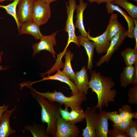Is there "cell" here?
I'll return each mask as SVG.
<instances>
[{
	"instance_id": "cell-1",
	"label": "cell",
	"mask_w": 137,
	"mask_h": 137,
	"mask_svg": "<svg viewBox=\"0 0 137 137\" xmlns=\"http://www.w3.org/2000/svg\"><path fill=\"white\" fill-rule=\"evenodd\" d=\"M90 72L89 88L97 95V104L94 107L98 108L100 112L102 107H108L111 102L115 101L117 91L113 88L116 83L111 77L102 76L100 72L95 71Z\"/></svg>"
},
{
	"instance_id": "cell-2",
	"label": "cell",
	"mask_w": 137,
	"mask_h": 137,
	"mask_svg": "<svg viewBox=\"0 0 137 137\" xmlns=\"http://www.w3.org/2000/svg\"><path fill=\"white\" fill-rule=\"evenodd\" d=\"M27 87L31 89V94L41 107V121L43 123L47 124V134L51 136L55 137L57 122L61 117L59 111L62 105L57 102L50 100L37 93L32 86Z\"/></svg>"
},
{
	"instance_id": "cell-3",
	"label": "cell",
	"mask_w": 137,
	"mask_h": 137,
	"mask_svg": "<svg viewBox=\"0 0 137 137\" xmlns=\"http://www.w3.org/2000/svg\"><path fill=\"white\" fill-rule=\"evenodd\" d=\"M33 89L36 93L48 99L64 105L65 107H70L71 109L82 110V105L83 102L87 100L86 95L82 92H79L70 97H67L64 95L62 92L57 91L56 90H54L52 92L48 91L45 93H41Z\"/></svg>"
},
{
	"instance_id": "cell-4",
	"label": "cell",
	"mask_w": 137,
	"mask_h": 137,
	"mask_svg": "<svg viewBox=\"0 0 137 137\" xmlns=\"http://www.w3.org/2000/svg\"><path fill=\"white\" fill-rule=\"evenodd\" d=\"M51 16L50 4L41 0H33L32 21L42 25L47 22Z\"/></svg>"
},
{
	"instance_id": "cell-5",
	"label": "cell",
	"mask_w": 137,
	"mask_h": 137,
	"mask_svg": "<svg viewBox=\"0 0 137 137\" xmlns=\"http://www.w3.org/2000/svg\"><path fill=\"white\" fill-rule=\"evenodd\" d=\"M68 4L65 3L67 14V18L64 30L67 33L68 38L67 44L65 48L66 49L70 44L74 42L79 47H80L77 40L75 31V28L73 21L74 12L76 9V0H69Z\"/></svg>"
},
{
	"instance_id": "cell-6",
	"label": "cell",
	"mask_w": 137,
	"mask_h": 137,
	"mask_svg": "<svg viewBox=\"0 0 137 137\" xmlns=\"http://www.w3.org/2000/svg\"><path fill=\"white\" fill-rule=\"evenodd\" d=\"M127 37V30L125 28L116 34L110 41L109 46L106 54L97 62L96 66H99L105 62L108 63L113 54L122 44Z\"/></svg>"
},
{
	"instance_id": "cell-7",
	"label": "cell",
	"mask_w": 137,
	"mask_h": 137,
	"mask_svg": "<svg viewBox=\"0 0 137 137\" xmlns=\"http://www.w3.org/2000/svg\"><path fill=\"white\" fill-rule=\"evenodd\" d=\"M58 32H55L48 36L43 35L39 42L33 44L32 45L34 50L33 56H34L41 51L46 50L49 52L55 58L56 53L53 49V46L56 45V36Z\"/></svg>"
},
{
	"instance_id": "cell-8",
	"label": "cell",
	"mask_w": 137,
	"mask_h": 137,
	"mask_svg": "<svg viewBox=\"0 0 137 137\" xmlns=\"http://www.w3.org/2000/svg\"><path fill=\"white\" fill-rule=\"evenodd\" d=\"M80 133L78 127L75 124L61 117L58 120L55 137H78Z\"/></svg>"
},
{
	"instance_id": "cell-9",
	"label": "cell",
	"mask_w": 137,
	"mask_h": 137,
	"mask_svg": "<svg viewBox=\"0 0 137 137\" xmlns=\"http://www.w3.org/2000/svg\"><path fill=\"white\" fill-rule=\"evenodd\" d=\"M94 107H87L84 111L86 122L85 128L82 130L83 137H96L95 129L98 114Z\"/></svg>"
},
{
	"instance_id": "cell-10",
	"label": "cell",
	"mask_w": 137,
	"mask_h": 137,
	"mask_svg": "<svg viewBox=\"0 0 137 137\" xmlns=\"http://www.w3.org/2000/svg\"><path fill=\"white\" fill-rule=\"evenodd\" d=\"M16 16L21 25L32 21L33 0H20L18 4Z\"/></svg>"
},
{
	"instance_id": "cell-11",
	"label": "cell",
	"mask_w": 137,
	"mask_h": 137,
	"mask_svg": "<svg viewBox=\"0 0 137 137\" xmlns=\"http://www.w3.org/2000/svg\"><path fill=\"white\" fill-rule=\"evenodd\" d=\"M109 25L107 26L105 32L101 35L93 37L90 35V30L88 32L87 37L94 43L96 52L98 54L106 53L110 45V41L107 38V34L109 29Z\"/></svg>"
},
{
	"instance_id": "cell-12",
	"label": "cell",
	"mask_w": 137,
	"mask_h": 137,
	"mask_svg": "<svg viewBox=\"0 0 137 137\" xmlns=\"http://www.w3.org/2000/svg\"><path fill=\"white\" fill-rule=\"evenodd\" d=\"M41 79L32 82H26V84L27 86H31L35 83L43 81L45 80H56L60 81L67 84L70 87L71 90L72 95L78 93V91L74 83L62 72L59 70H57V73L54 75H48L47 77H43Z\"/></svg>"
},
{
	"instance_id": "cell-13",
	"label": "cell",
	"mask_w": 137,
	"mask_h": 137,
	"mask_svg": "<svg viewBox=\"0 0 137 137\" xmlns=\"http://www.w3.org/2000/svg\"><path fill=\"white\" fill-rule=\"evenodd\" d=\"M106 8L109 14H111L114 11H116L119 12L124 17L127 23L128 27L127 37L130 38H134L133 31L134 26V20L120 8L118 5L114 4L112 3H107Z\"/></svg>"
},
{
	"instance_id": "cell-14",
	"label": "cell",
	"mask_w": 137,
	"mask_h": 137,
	"mask_svg": "<svg viewBox=\"0 0 137 137\" xmlns=\"http://www.w3.org/2000/svg\"><path fill=\"white\" fill-rule=\"evenodd\" d=\"M87 70L84 66L80 71H76L74 82L78 92L86 95L87 94L89 89V81Z\"/></svg>"
},
{
	"instance_id": "cell-15",
	"label": "cell",
	"mask_w": 137,
	"mask_h": 137,
	"mask_svg": "<svg viewBox=\"0 0 137 137\" xmlns=\"http://www.w3.org/2000/svg\"><path fill=\"white\" fill-rule=\"evenodd\" d=\"M106 111L102 110L98 114L95 129L96 137H108L109 120Z\"/></svg>"
},
{
	"instance_id": "cell-16",
	"label": "cell",
	"mask_w": 137,
	"mask_h": 137,
	"mask_svg": "<svg viewBox=\"0 0 137 137\" xmlns=\"http://www.w3.org/2000/svg\"><path fill=\"white\" fill-rule=\"evenodd\" d=\"M16 105L11 110H7L3 114L0 122V137H7L16 132L12 129L9 123L10 117L15 110Z\"/></svg>"
},
{
	"instance_id": "cell-17",
	"label": "cell",
	"mask_w": 137,
	"mask_h": 137,
	"mask_svg": "<svg viewBox=\"0 0 137 137\" xmlns=\"http://www.w3.org/2000/svg\"><path fill=\"white\" fill-rule=\"evenodd\" d=\"M77 37V40L80 45L84 47L88 56V62L87 70H90V72L93 67V59L94 49L95 48L94 42H91L87 37L79 35Z\"/></svg>"
},
{
	"instance_id": "cell-18",
	"label": "cell",
	"mask_w": 137,
	"mask_h": 137,
	"mask_svg": "<svg viewBox=\"0 0 137 137\" xmlns=\"http://www.w3.org/2000/svg\"><path fill=\"white\" fill-rule=\"evenodd\" d=\"M79 1V4L76 6V19L75 27L79 29L81 36L87 37L88 32L85 30L83 22V12L88 6V2L85 3L83 0Z\"/></svg>"
},
{
	"instance_id": "cell-19",
	"label": "cell",
	"mask_w": 137,
	"mask_h": 137,
	"mask_svg": "<svg viewBox=\"0 0 137 137\" xmlns=\"http://www.w3.org/2000/svg\"><path fill=\"white\" fill-rule=\"evenodd\" d=\"M40 26L32 21L25 22L21 25L19 35L29 34L32 36L36 40L40 39L43 35L40 32Z\"/></svg>"
},
{
	"instance_id": "cell-20",
	"label": "cell",
	"mask_w": 137,
	"mask_h": 137,
	"mask_svg": "<svg viewBox=\"0 0 137 137\" xmlns=\"http://www.w3.org/2000/svg\"><path fill=\"white\" fill-rule=\"evenodd\" d=\"M109 22L107 38L108 40L110 41L116 34L125 28L118 21L116 13H113L111 14Z\"/></svg>"
},
{
	"instance_id": "cell-21",
	"label": "cell",
	"mask_w": 137,
	"mask_h": 137,
	"mask_svg": "<svg viewBox=\"0 0 137 137\" xmlns=\"http://www.w3.org/2000/svg\"><path fill=\"white\" fill-rule=\"evenodd\" d=\"M135 71L134 65L126 66L123 68L120 77L121 87L125 88L130 84H132L134 78Z\"/></svg>"
},
{
	"instance_id": "cell-22",
	"label": "cell",
	"mask_w": 137,
	"mask_h": 137,
	"mask_svg": "<svg viewBox=\"0 0 137 137\" xmlns=\"http://www.w3.org/2000/svg\"><path fill=\"white\" fill-rule=\"evenodd\" d=\"M65 62L62 72L72 82H74L75 73L73 70L71 62L73 59V54L69 50L65 52Z\"/></svg>"
},
{
	"instance_id": "cell-23",
	"label": "cell",
	"mask_w": 137,
	"mask_h": 137,
	"mask_svg": "<svg viewBox=\"0 0 137 137\" xmlns=\"http://www.w3.org/2000/svg\"><path fill=\"white\" fill-rule=\"evenodd\" d=\"M121 55L126 66L134 65L137 62V50L134 48H126L121 52Z\"/></svg>"
},
{
	"instance_id": "cell-24",
	"label": "cell",
	"mask_w": 137,
	"mask_h": 137,
	"mask_svg": "<svg viewBox=\"0 0 137 137\" xmlns=\"http://www.w3.org/2000/svg\"><path fill=\"white\" fill-rule=\"evenodd\" d=\"M113 4L119 5L124 8L133 19H137V6L127 0H114Z\"/></svg>"
},
{
	"instance_id": "cell-25",
	"label": "cell",
	"mask_w": 137,
	"mask_h": 137,
	"mask_svg": "<svg viewBox=\"0 0 137 137\" xmlns=\"http://www.w3.org/2000/svg\"><path fill=\"white\" fill-rule=\"evenodd\" d=\"M33 126L27 125L24 127L25 129L29 131L34 137H50L46 132V128L44 125L36 123L33 124Z\"/></svg>"
},
{
	"instance_id": "cell-26",
	"label": "cell",
	"mask_w": 137,
	"mask_h": 137,
	"mask_svg": "<svg viewBox=\"0 0 137 137\" xmlns=\"http://www.w3.org/2000/svg\"><path fill=\"white\" fill-rule=\"evenodd\" d=\"M20 0H14L12 3L7 5H0V8L5 9L8 14L14 18L16 24L19 32L20 29L21 25L17 17L16 8Z\"/></svg>"
},
{
	"instance_id": "cell-27",
	"label": "cell",
	"mask_w": 137,
	"mask_h": 137,
	"mask_svg": "<svg viewBox=\"0 0 137 137\" xmlns=\"http://www.w3.org/2000/svg\"><path fill=\"white\" fill-rule=\"evenodd\" d=\"M118 113L123 120L137 118V112H132L131 106L127 104L123 105L119 109Z\"/></svg>"
},
{
	"instance_id": "cell-28",
	"label": "cell",
	"mask_w": 137,
	"mask_h": 137,
	"mask_svg": "<svg viewBox=\"0 0 137 137\" xmlns=\"http://www.w3.org/2000/svg\"><path fill=\"white\" fill-rule=\"evenodd\" d=\"M70 112L68 122L74 124L82 122L85 119V114L82 110L72 109Z\"/></svg>"
},
{
	"instance_id": "cell-29",
	"label": "cell",
	"mask_w": 137,
	"mask_h": 137,
	"mask_svg": "<svg viewBox=\"0 0 137 137\" xmlns=\"http://www.w3.org/2000/svg\"><path fill=\"white\" fill-rule=\"evenodd\" d=\"M127 137H137V121L131 119L125 132Z\"/></svg>"
},
{
	"instance_id": "cell-30",
	"label": "cell",
	"mask_w": 137,
	"mask_h": 137,
	"mask_svg": "<svg viewBox=\"0 0 137 137\" xmlns=\"http://www.w3.org/2000/svg\"><path fill=\"white\" fill-rule=\"evenodd\" d=\"M128 102L129 104H137V84L133 85L128 91Z\"/></svg>"
},
{
	"instance_id": "cell-31",
	"label": "cell",
	"mask_w": 137,
	"mask_h": 137,
	"mask_svg": "<svg viewBox=\"0 0 137 137\" xmlns=\"http://www.w3.org/2000/svg\"><path fill=\"white\" fill-rule=\"evenodd\" d=\"M107 115L109 119L114 124H119L123 120L118 112L116 111L107 112Z\"/></svg>"
},
{
	"instance_id": "cell-32",
	"label": "cell",
	"mask_w": 137,
	"mask_h": 137,
	"mask_svg": "<svg viewBox=\"0 0 137 137\" xmlns=\"http://www.w3.org/2000/svg\"><path fill=\"white\" fill-rule=\"evenodd\" d=\"M131 119L123 120L119 124H112L113 128L125 133Z\"/></svg>"
},
{
	"instance_id": "cell-33",
	"label": "cell",
	"mask_w": 137,
	"mask_h": 137,
	"mask_svg": "<svg viewBox=\"0 0 137 137\" xmlns=\"http://www.w3.org/2000/svg\"><path fill=\"white\" fill-rule=\"evenodd\" d=\"M108 137H127L125 133L122 132L116 129H113L109 130Z\"/></svg>"
},
{
	"instance_id": "cell-34",
	"label": "cell",
	"mask_w": 137,
	"mask_h": 137,
	"mask_svg": "<svg viewBox=\"0 0 137 137\" xmlns=\"http://www.w3.org/2000/svg\"><path fill=\"white\" fill-rule=\"evenodd\" d=\"M65 107L64 109H62V108H61L59 112L61 117L65 121H68L70 112L68 111V107Z\"/></svg>"
},
{
	"instance_id": "cell-35",
	"label": "cell",
	"mask_w": 137,
	"mask_h": 137,
	"mask_svg": "<svg viewBox=\"0 0 137 137\" xmlns=\"http://www.w3.org/2000/svg\"><path fill=\"white\" fill-rule=\"evenodd\" d=\"M133 20L134 26L133 31V36L134 38L135 39V46L134 48L136 50H137V19Z\"/></svg>"
},
{
	"instance_id": "cell-36",
	"label": "cell",
	"mask_w": 137,
	"mask_h": 137,
	"mask_svg": "<svg viewBox=\"0 0 137 137\" xmlns=\"http://www.w3.org/2000/svg\"><path fill=\"white\" fill-rule=\"evenodd\" d=\"M114 0H88L90 3H96L97 4H99L102 3H112Z\"/></svg>"
},
{
	"instance_id": "cell-37",
	"label": "cell",
	"mask_w": 137,
	"mask_h": 137,
	"mask_svg": "<svg viewBox=\"0 0 137 137\" xmlns=\"http://www.w3.org/2000/svg\"><path fill=\"white\" fill-rule=\"evenodd\" d=\"M6 104H5L0 106V122L3 114L8 108L9 105L6 106Z\"/></svg>"
},
{
	"instance_id": "cell-38",
	"label": "cell",
	"mask_w": 137,
	"mask_h": 137,
	"mask_svg": "<svg viewBox=\"0 0 137 137\" xmlns=\"http://www.w3.org/2000/svg\"><path fill=\"white\" fill-rule=\"evenodd\" d=\"M134 65L135 71L134 78L132 84L133 85L137 84V62L135 63Z\"/></svg>"
},
{
	"instance_id": "cell-39",
	"label": "cell",
	"mask_w": 137,
	"mask_h": 137,
	"mask_svg": "<svg viewBox=\"0 0 137 137\" xmlns=\"http://www.w3.org/2000/svg\"><path fill=\"white\" fill-rule=\"evenodd\" d=\"M3 52H1V55L0 56V63H1L2 61L1 59H2V56L3 54ZM7 69V68H5L3 67V66H2L0 65V71L2 70H6Z\"/></svg>"
},
{
	"instance_id": "cell-40",
	"label": "cell",
	"mask_w": 137,
	"mask_h": 137,
	"mask_svg": "<svg viewBox=\"0 0 137 137\" xmlns=\"http://www.w3.org/2000/svg\"><path fill=\"white\" fill-rule=\"evenodd\" d=\"M45 3L50 4L52 2H55L57 0H41Z\"/></svg>"
},
{
	"instance_id": "cell-41",
	"label": "cell",
	"mask_w": 137,
	"mask_h": 137,
	"mask_svg": "<svg viewBox=\"0 0 137 137\" xmlns=\"http://www.w3.org/2000/svg\"><path fill=\"white\" fill-rule=\"evenodd\" d=\"M14 0H0V2H1L6 1H13Z\"/></svg>"
},
{
	"instance_id": "cell-42",
	"label": "cell",
	"mask_w": 137,
	"mask_h": 137,
	"mask_svg": "<svg viewBox=\"0 0 137 137\" xmlns=\"http://www.w3.org/2000/svg\"><path fill=\"white\" fill-rule=\"evenodd\" d=\"M132 0V1H133L135 2H137V0Z\"/></svg>"
},
{
	"instance_id": "cell-43",
	"label": "cell",
	"mask_w": 137,
	"mask_h": 137,
	"mask_svg": "<svg viewBox=\"0 0 137 137\" xmlns=\"http://www.w3.org/2000/svg\"><path fill=\"white\" fill-rule=\"evenodd\" d=\"M0 19H1V18H0Z\"/></svg>"
}]
</instances>
